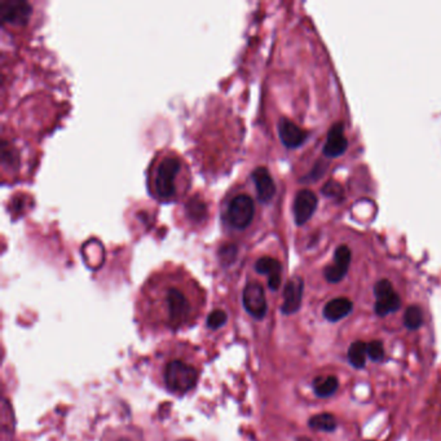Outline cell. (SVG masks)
I'll return each mask as SVG.
<instances>
[{"label": "cell", "mask_w": 441, "mask_h": 441, "mask_svg": "<svg viewBox=\"0 0 441 441\" xmlns=\"http://www.w3.org/2000/svg\"><path fill=\"white\" fill-rule=\"evenodd\" d=\"M157 284V303L162 313L166 326L177 329L187 325L196 312L194 300L190 297L187 285L180 284L179 278L163 277Z\"/></svg>", "instance_id": "1"}, {"label": "cell", "mask_w": 441, "mask_h": 441, "mask_svg": "<svg viewBox=\"0 0 441 441\" xmlns=\"http://www.w3.org/2000/svg\"><path fill=\"white\" fill-rule=\"evenodd\" d=\"M187 166L171 152L158 155L149 170V189L155 199L170 202L183 192L187 181Z\"/></svg>", "instance_id": "2"}, {"label": "cell", "mask_w": 441, "mask_h": 441, "mask_svg": "<svg viewBox=\"0 0 441 441\" xmlns=\"http://www.w3.org/2000/svg\"><path fill=\"white\" fill-rule=\"evenodd\" d=\"M199 373L196 368L180 360H174L166 366L165 382L167 388L175 394H185L197 385Z\"/></svg>", "instance_id": "3"}, {"label": "cell", "mask_w": 441, "mask_h": 441, "mask_svg": "<svg viewBox=\"0 0 441 441\" xmlns=\"http://www.w3.org/2000/svg\"><path fill=\"white\" fill-rule=\"evenodd\" d=\"M254 214V201L245 193L232 197L225 207V219L236 229L246 228L253 221Z\"/></svg>", "instance_id": "4"}, {"label": "cell", "mask_w": 441, "mask_h": 441, "mask_svg": "<svg viewBox=\"0 0 441 441\" xmlns=\"http://www.w3.org/2000/svg\"><path fill=\"white\" fill-rule=\"evenodd\" d=\"M374 294L376 298L375 313L381 317L394 313L401 307V299L397 295L392 284L388 280H381L375 284Z\"/></svg>", "instance_id": "5"}, {"label": "cell", "mask_w": 441, "mask_h": 441, "mask_svg": "<svg viewBox=\"0 0 441 441\" xmlns=\"http://www.w3.org/2000/svg\"><path fill=\"white\" fill-rule=\"evenodd\" d=\"M245 309L258 320L264 319L267 315V298L264 289L259 282H249L243 289L242 295Z\"/></svg>", "instance_id": "6"}, {"label": "cell", "mask_w": 441, "mask_h": 441, "mask_svg": "<svg viewBox=\"0 0 441 441\" xmlns=\"http://www.w3.org/2000/svg\"><path fill=\"white\" fill-rule=\"evenodd\" d=\"M351 250L348 246L341 245L334 253V262L325 268V278L330 284H337L342 281L348 272L351 264Z\"/></svg>", "instance_id": "7"}, {"label": "cell", "mask_w": 441, "mask_h": 441, "mask_svg": "<svg viewBox=\"0 0 441 441\" xmlns=\"http://www.w3.org/2000/svg\"><path fill=\"white\" fill-rule=\"evenodd\" d=\"M317 205H319V199L312 190L309 189L299 190L294 199V207H293L295 223L298 225L306 224L315 214Z\"/></svg>", "instance_id": "8"}, {"label": "cell", "mask_w": 441, "mask_h": 441, "mask_svg": "<svg viewBox=\"0 0 441 441\" xmlns=\"http://www.w3.org/2000/svg\"><path fill=\"white\" fill-rule=\"evenodd\" d=\"M303 289H304V282L302 277H293L287 282L284 291V303L281 308L284 315H293L300 308L302 298H303Z\"/></svg>", "instance_id": "9"}, {"label": "cell", "mask_w": 441, "mask_h": 441, "mask_svg": "<svg viewBox=\"0 0 441 441\" xmlns=\"http://www.w3.org/2000/svg\"><path fill=\"white\" fill-rule=\"evenodd\" d=\"M348 146V140L344 136V128L342 123H335L328 133L326 143L324 145L322 153L329 158H335L342 155Z\"/></svg>", "instance_id": "10"}, {"label": "cell", "mask_w": 441, "mask_h": 441, "mask_svg": "<svg viewBox=\"0 0 441 441\" xmlns=\"http://www.w3.org/2000/svg\"><path fill=\"white\" fill-rule=\"evenodd\" d=\"M30 5L23 0H0V19L7 23H20L26 20Z\"/></svg>", "instance_id": "11"}, {"label": "cell", "mask_w": 441, "mask_h": 441, "mask_svg": "<svg viewBox=\"0 0 441 441\" xmlns=\"http://www.w3.org/2000/svg\"><path fill=\"white\" fill-rule=\"evenodd\" d=\"M278 133L281 142L287 148H298L307 139V133L287 118H281L278 123Z\"/></svg>", "instance_id": "12"}, {"label": "cell", "mask_w": 441, "mask_h": 441, "mask_svg": "<svg viewBox=\"0 0 441 441\" xmlns=\"http://www.w3.org/2000/svg\"><path fill=\"white\" fill-rule=\"evenodd\" d=\"M258 197L262 202H269L276 194V185L271 177L269 171L265 167H258L253 172Z\"/></svg>", "instance_id": "13"}, {"label": "cell", "mask_w": 441, "mask_h": 441, "mask_svg": "<svg viewBox=\"0 0 441 441\" xmlns=\"http://www.w3.org/2000/svg\"><path fill=\"white\" fill-rule=\"evenodd\" d=\"M256 272L268 276V285L272 290H277L281 285V263L271 256L260 258L255 264Z\"/></svg>", "instance_id": "14"}, {"label": "cell", "mask_w": 441, "mask_h": 441, "mask_svg": "<svg viewBox=\"0 0 441 441\" xmlns=\"http://www.w3.org/2000/svg\"><path fill=\"white\" fill-rule=\"evenodd\" d=\"M352 302L350 299H332L324 308V317L331 322H337L347 317L352 312Z\"/></svg>", "instance_id": "15"}, {"label": "cell", "mask_w": 441, "mask_h": 441, "mask_svg": "<svg viewBox=\"0 0 441 441\" xmlns=\"http://www.w3.org/2000/svg\"><path fill=\"white\" fill-rule=\"evenodd\" d=\"M339 387L338 378L334 375L329 376H317L313 381V391L319 397H329L337 392Z\"/></svg>", "instance_id": "16"}, {"label": "cell", "mask_w": 441, "mask_h": 441, "mask_svg": "<svg viewBox=\"0 0 441 441\" xmlns=\"http://www.w3.org/2000/svg\"><path fill=\"white\" fill-rule=\"evenodd\" d=\"M366 356H368V344L361 341L353 342L348 350V360L356 369H361L366 364Z\"/></svg>", "instance_id": "17"}, {"label": "cell", "mask_w": 441, "mask_h": 441, "mask_svg": "<svg viewBox=\"0 0 441 441\" xmlns=\"http://www.w3.org/2000/svg\"><path fill=\"white\" fill-rule=\"evenodd\" d=\"M309 427L312 430L324 431V432H332L337 429V419L329 413H322L313 416L309 419Z\"/></svg>", "instance_id": "18"}, {"label": "cell", "mask_w": 441, "mask_h": 441, "mask_svg": "<svg viewBox=\"0 0 441 441\" xmlns=\"http://www.w3.org/2000/svg\"><path fill=\"white\" fill-rule=\"evenodd\" d=\"M187 215L190 220L197 223L203 220L207 215L206 203L199 197L190 199L187 203Z\"/></svg>", "instance_id": "19"}, {"label": "cell", "mask_w": 441, "mask_h": 441, "mask_svg": "<svg viewBox=\"0 0 441 441\" xmlns=\"http://www.w3.org/2000/svg\"><path fill=\"white\" fill-rule=\"evenodd\" d=\"M423 324V313L418 306H411L405 310L404 316V325L409 330H417Z\"/></svg>", "instance_id": "20"}, {"label": "cell", "mask_w": 441, "mask_h": 441, "mask_svg": "<svg viewBox=\"0 0 441 441\" xmlns=\"http://www.w3.org/2000/svg\"><path fill=\"white\" fill-rule=\"evenodd\" d=\"M368 356L373 361H381L385 357V348L383 343L381 341H373L368 343Z\"/></svg>", "instance_id": "21"}, {"label": "cell", "mask_w": 441, "mask_h": 441, "mask_svg": "<svg viewBox=\"0 0 441 441\" xmlns=\"http://www.w3.org/2000/svg\"><path fill=\"white\" fill-rule=\"evenodd\" d=\"M322 193L330 199H341L343 196V188L338 181L329 180L322 188Z\"/></svg>", "instance_id": "22"}, {"label": "cell", "mask_w": 441, "mask_h": 441, "mask_svg": "<svg viewBox=\"0 0 441 441\" xmlns=\"http://www.w3.org/2000/svg\"><path fill=\"white\" fill-rule=\"evenodd\" d=\"M227 322V313L221 309H216L214 312H211L207 319V325L211 329H218L223 326Z\"/></svg>", "instance_id": "23"}, {"label": "cell", "mask_w": 441, "mask_h": 441, "mask_svg": "<svg viewBox=\"0 0 441 441\" xmlns=\"http://www.w3.org/2000/svg\"><path fill=\"white\" fill-rule=\"evenodd\" d=\"M298 441H312V440H309V439H307V438H302V439H299Z\"/></svg>", "instance_id": "24"}, {"label": "cell", "mask_w": 441, "mask_h": 441, "mask_svg": "<svg viewBox=\"0 0 441 441\" xmlns=\"http://www.w3.org/2000/svg\"><path fill=\"white\" fill-rule=\"evenodd\" d=\"M181 441H190V440H181Z\"/></svg>", "instance_id": "25"}, {"label": "cell", "mask_w": 441, "mask_h": 441, "mask_svg": "<svg viewBox=\"0 0 441 441\" xmlns=\"http://www.w3.org/2000/svg\"><path fill=\"white\" fill-rule=\"evenodd\" d=\"M124 441H126V440H124Z\"/></svg>", "instance_id": "26"}]
</instances>
